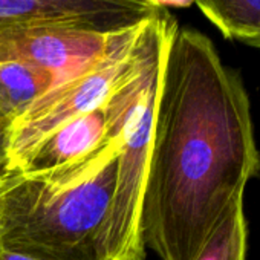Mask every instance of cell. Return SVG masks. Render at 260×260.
Instances as JSON below:
<instances>
[{
  "instance_id": "1",
  "label": "cell",
  "mask_w": 260,
  "mask_h": 260,
  "mask_svg": "<svg viewBox=\"0 0 260 260\" xmlns=\"http://www.w3.org/2000/svg\"><path fill=\"white\" fill-rule=\"evenodd\" d=\"M260 176L251 103L237 71L193 28L172 32L158 87L141 208L146 249L196 260L248 181Z\"/></svg>"
},
{
  "instance_id": "2",
  "label": "cell",
  "mask_w": 260,
  "mask_h": 260,
  "mask_svg": "<svg viewBox=\"0 0 260 260\" xmlns=\"http://www.w3.org/2000/svg\"><path fill=\"white\" fill-rule=\"evenodd\" d=\"M107 121L112 138L89 156L37 176L11 172L0 243L40 260H101L121 147L119 125Z\"/></svg>"
},
{
  "instance_id": "3",
  "label": "cell",
  "mask_w": 260,
  "mask_h": 260,
  "mask_svg": "<svg viewBox=\"0 0 260 260\" xmlns=\"http://www.w3.org/2000/svg\"><path fill=\"white\" fill-rule=\"evenodd\" d=\"M176 26L167 10H158L144 22L130 64L104 101L107 118L119 125L121 147L109 216L100 239L101 260H146L143 196L162 63Z\"/></svg>"
},
{
  "instance_id": "4",
  "label": "cell",
  "mask_w": 260,
  "mask_h": 260,
  "mask_svg": "<svg viewBox=\"0 0 260 260\" xmlns=\"http://www.w3.org/2000/svg\"><path fill=\"white\" fill-rule=\"evenodd\" d=\"M144 22L119 31L98 61L81 74L55 84L10 124L5 172H17L32 149L54 128L103 106L130 64Z\"/></svg>"
},
{
  "instance_id": "5",
  "label": "cell",
  "mask_w": 260,
  "mask_h": 260,
  "mask_svg": "<svg viewBox=\"0 0 260 260\" xmlns=\"http://www.w3.org/2000/svg\"><path fill=\"white\" fill-rule=\"evenodd\" d=\"M118 32L58 23L13 26L0 31V61L28 63L49 72L58 84L98 61Z\"/></svg>"
},
{
  "instance_id": "6",
  "label": "cell",
  "mask_w": 260,
  "mask_h": 260,
  "mask_svg": "<svg viewBox=\"0 0 260 260\" xmlns=\"http://www.w3.org/2000/svg\"><path fill=\"white\" fill-rule=\"evenodd\" d=\"M156 11L146 0H0V31L58 23L113 32L135 26Z\"/></svg>"
},
{
  "instance_id": "7",
  "label": "cell",
  "mask_w": 260,
  "mask_h": 260,
  "mask_svg": "<svg viewBox=\"0 0 260 260\" xmlns=\"http://www.w3.org/2000/svg\"><path fill=\"white\" fill-rule=\"evenodd\" d=\"M104 103L98 109L80 115L48 134L29 153L23 166L13 173L37 176L77 162L110 140Z\"/></svg>"
},
{
  "instance_id": "8",
  "label": "cell",
  "mask_w": 260,
  "mask_h": 260,
  "mask_svg": "<svg viewBox=\"0 0 260 260\" xmlns=\"http://www.w3.org/2000/svg\"><path fill=\"white\" fill-rule=\"evenodd\" d=\"M55 86V78L22 61H0V116L10 124Z\"/></svg>"
},
{
  "instance_id": "9",
  "label": "cell",
  "mask_w": 260,
  "mask_h": 260,
  "mask_svg": "<svg viewBox=\"0 0 260 260\" xmlns=\"http://www.w3.org/2000/svg\"><path fill=\"white\" fill-rule=\"evenodd\" d=\"M225 39L260 49V0H194Z\"/></svg>"
},
{
  "instance_id": "10",
  "label": "cell",
  "mask_w": 260,
  "mask_h": 260,
  "mask_svg": "<svg viewBox=\"0 0 260 260\" xmlns=\"http://www.w3.org/2000/svg\"><path fill=\"white\" fill-rule=\"evenodd\" d=\"M248 225L243 211V196L237 198L216 226L196 260H245Z\"/></svg>"
},
{
  "instance_id": "11",
  "label": "cell",
  "mask_w": 260,
  "mask_h": 260,
  "mask_svg": "<svg viewBox=\"0 0 260 260\" xmlns=\"http://www.w3.org/2000/svg\"><path fill=\"white\" fill-rule=\"evenodd\" d=\"M8 128L10 122L0 116V172H4L8 161Z\"/></svg>"
},
{
  "instance_id": "12",
  "label": "cell",
  "mask_w": 260,
  "mask_h": 260,
  "mask_svg": "<svg viewBox=\"0 0 260 260\" xmlns=\"http://www.w3.org/2000/svg\"><path fill=\"white\" fill-rule=\"evenodd\" d=\"M153 10L167 8H188L194 4V0H146Z\"/></svg>"
},
{
  "instance_id": "13",
  "label": "cell",
  "mask_w": 260,
  "mask_h": 260,
  "mask_svg": "<svg viewBox=\"0 0 260 260\" xmlns=\"http://www.w3.org/2000/svg\"><path fill=\"white\" fill-rule=\"evenodd\" d=\"M0 260H40V258H36L26 252H22L19 249L0 243Z\"/></svg>"
},
{
  "instance_id": "14",
  "label": "cell",
  "mask_w": 260,
  "mask_h": 260,
  "mask_svg": "<svg viewBox=\"0 0 260 260\" xmlns=\"http://www.w3.org/2000/svg\"><path fill=\"white\" fill-rule=\"evenodd\" d=\"M11 181V172H0V233H2V217H4V204H5V194L10 187Z\"/></svg>"
}]
</instances>
